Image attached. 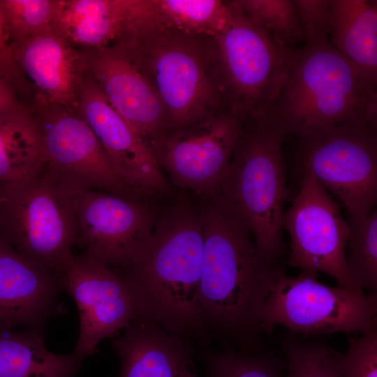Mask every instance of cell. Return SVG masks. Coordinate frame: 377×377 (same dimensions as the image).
<instances>
[{
    "instance_id": "cell-1",
    "label": "cell",
    "mask_w": 377,
    "mask_h": 377,
    "mask_svg": "<svg viewBox=\"0 0 377 377\" xmlns=\"http://www.w3.org/2000/svg\"><path fill=\"white\" fill-rule=\"evenodd\" d=\"M204 235L201 214L178 210L158 221L140 258L118 272L137 318L180 337L206 323L200 288Z\"/></svg>"
},
{
    "instance_id": "cell-2",
    "label": "cell",
    "mask_w": 377,
    "mask_h": 377,
    "mask_svg": "<svg viewBox=\"0 0 377 377\" xmlns=\"http://www.w3.org/2000/svg\"><path fill=\"white\" fill-rule=\"evenodd\" d=\"M204 235L200 297L206 323L254 333L279 268L266 262L243 216L215 195L201 213Z\"/></svg>"
},
{
    "instance_id": "cell-3",
    "label": "cell",
    "mask_w": 377,
    "mask_h": 377,
    "mask_svg": "<svg viewBox=\"0 0 377 377\" xmlns=\"http://www.w3.org/2000/svg\"><path fill=\"white\" fill-rule=\"evenodd\" d=\"M285 138L377 118V87L329 40L293 48L286 82L265 114Z\"/></svg>"
},
{
    "instance_id": "cell-4",
    "label": "cell",
    "mask_w": 377,
    "mask_h": 377,
    "mask_svg": "<svg viewBox=\"0 0 377 377\" xmlns=\"http://www.w3.org/2000/svg\"><path fill=\"white\" fill-rule=\"evenodd\" d=\"M285 140L266 114L243 122L216 195L247 221L258 253L274 266L286 251L282 237L288 195L282 149Z\"/></svg>"
},
{
    "instance_id": "cell-5",
    "label": "cell",
    "mask_w": 377,
    "mask_h": 377,
    "mask_svg": "<svg viewBox=\"0 0 377 377\" xmlns=\"http://www.w3.org/2000/svg\"><path fill=\"white\" fill-rule=\"evenodd\" d=\"M121 45L128 50L156 91L165 110L168 134L226 110L212 37L156 25Z\"/></svg>"
},
{
    "instance_id": "cell-6",
    "label": "cell",
    "mask_w": 377,
    "mask_h": 377,
    "mask_svg": "<svg viewBox=\"0 0 377 377\" xmlns=\"http://www.w3.org/2000/svg\"><path fill=\"white\" fill-rule=\"evenodd\" d=\"M74 192L44 168L0 187V235L20 256L59 276L79 243Z\"/></svg>"
},
{
    "instance_id": "cell-7",
    "label": "cell",
    "mask_w": 377,
    "mask_h": 377,
    "mask_svg": "<svg viewBox=\"0 0 377 377\" xmlns=\"http://www.w3.org/2000/svg\"><path fill=\"white\" fill-rule=\"evenodd\" d=\"M224 27L212 37L225 109L242 122L265 115L288 75L292 50L272 40L235 1Z\"/></svg>"
},
{
    "instance_id": "cell-8",
    "label": "cell",
    "mask_w": 377,
    "mask_h": 377,
    "mask_svg": "<svg viewBox=\"0 0 377 377\" xmlns=\"http://www.w3.org/2000/svg\"><path fill=\"white\" fill-rule=\"evenodd\" d=\"M316 277L304 272L288 276L279 269L260 311V329L271 334L283 325L308 336L377 327V293L328 286Z\"/></svg>"
},
{
    "instance_id": "cell-9",
    "label": "cell",
    "mask_w": 377,
    "mask_h": 377,
    "mask_svg": "<svg viewBox=\"0 0 377 377\" xmlns=\"http://www.w3.org/2000/svg\"><path fill=\"white\" fill-rule=\"evenodd\" d=\"M301 163L346 208L364 215L377 202V118L344 122L298 138Z\"/></svg>"
},
{
    "instance_id": "cell-10",
    "label": "cell",
    "mask_w": 377,
    "mask_h": 377,
    "mask_svg": "<svg viewBox=\"0 0 377 377\" xmlns=\"http://www.w3.org/2000/svg\"><path fill=\"white\" fill-rule=\"evenodd\" d=\"M45 156L44 170L77 192L96 190L131 197L136 193L119 175L82 117L47 103L29 108Z\"/></svg>"
},
{
    "instance_id": "cell-11",
    "label": "cell",
    "mask_w": 377,
    "mask_h": 377,
    "mask_svg": "<svg viewBox=\"0 0 377 377\" xmlns=\"http://www.w3.org/2000/svg\"><path fill=\"white\" fill-rule=\"evenodd\" d=\"M301 163L300 189L283 219V228L290 238L288 264L304 272H324L338 286L364 293L346 267L348 222L339 204L318 182L309 166Z\"/></svg>"
},
{
    "instance_id": "cell-12",
    "label": "cell",
    "mask_w": 377,
    "mask_h": 377,
    "mask_svg": "<svg viewBox=\"0 0 377 377\" xmlns=\"http://www.w3.org/2000/svg\"><path fill=\"white\" fill-rule=\"evenodd\" d=\"M82 256L117 272L145 250L155 222L149 209L131 197L84 190L74 192Z\"/></svg>"
},
{
    "instance_id": "cell-13",
    "label": "cell",
    "mask_w": 377,
    "mask_h": 377,
    "mask_svg": "<svg viewBox=\"0 0 377 377\" xmlns=\"http://www.w3.org/2000/svg\"><path fill=\"white\" fill-rule=\"evenodd\" d=\"M243 129L223 110L149 144L162 170L182 188L216 195Z\"/></svg>"
},
{
    "instance_id": "cell-14",
    "label": "cell",
    "mask_w": 377,
    "mask_h": 377,
    "mask_svg": "<svg viewBox=\"0 0 377 377\" xmlns=\"http://www.w3.org/2000/svg\"><path fill=\"white\" fill-rule=\"evenodd\" d=\"M59 278L79 311L73 352L82 359L93 355L101 340L119 335L137 318L126 285L115 270L74 255Z\"/></svg>"
},
{
    "instance_id": "cell-15",
    "label": "cell",
    "mask_w": 377,
    "mask_h": 377,
    "mask_svg": "<svg viewBox=\"0 0 377 377\" xmlns=\"http://www.w3.org/2000/svg\"><path fill=\"white\" fill-rule=\"evenodd\" d=\"M9 48L13 74L28 108L47 103L77 112L84 77L78 50L52 27Z\"/></svg>"
},
{
    "instance_id": "cell-16",
    "label": "cell",
    "mask_w": 377,
    "mask_h": 377,
    "mask_svg": "<svg viewBox=\"0 0 377 377\" xmlns=\"http://www.w3.org/2000/svg\"><path fill=\"white\" fill-rule=\"evenodd\" d=\"M79 51L84 73L135 132L149 144L168 134L163 104L124 46Z\"/></svg>"
},
{
    "instance_id": "cell-17",
    "label": "cell",
    "mask_w": 377,
    "mask_h": 377,
    "mask_svg": "<svg viewBox=\"0 0 377 377\" xmlns=\"http://www.w3.org/2000/svg\"><path fill=\"white\" fill-rule=\"evenodd\" d=\"M77 113L92 130L117 172L136 193L167 188V180L149 144L128 124L86 74Z\"/></svg>"
},
{
    "instance_id": "cell-18",
    "label": "cell",
    "mask_w": 377,
    "mask_h": 377,
    "mask_svg": "<svg viewBox=\"0 0 377 377\" xmlns=\"http://www.w3.org/2000/svg\"><path fill=\"white\" fill-rule=\"evenodd\" d=\"M152 19L151 0H59L52 27L82 50L124 44Z\"/></svg>"
},
{
    "instance_id": "cell-19",
    "label": "cell",
    "mask_w": 377,
    "mask_h": 377,
    "mask_svg": "<svg viewBox=\"0 0 377 377\" xmlns=\"http://www.w3.org/2000/svg\"><path fill=\"white\" fill-rule=\"evenodd\" d=\"M62 290L54 272L27 260L0 235V327L44 328L60 312Z\"/></svg>"
},
{
    "instance_id": "cell-20",
    "label": "cell",
    "mask_w": 377,
    "mask_h": 377,
    "mask_svg": "<svg viewBox=\"0 0 377 377\" xmlns=\"http://www.w3.org/2000/svg\"><path fill=\"white\" fill-rule=\"evenodd\" d=\"M119 377H200L182 339L136 318L112 343Z\"/></svg>"
},
{
    "instance_id": "cell-21",
    "label": "cell",
    "mask_w": 377,
    "mask_h": 377,
    "mask_svg": "<svg viewBox=\"0 0 377 377\" xmlns=\"http://www.w3.org/2000/svg\"><path fill=\"white\" fill-rule=\"evenodd\" d=\"M330 43L377 87V1L330 0Z\"/></svg>"
},
{
    "instance_id": "cell-22",
    "label": "cell",
    "mask_w": 377,
    "mask_h": 377,
    "mask_svg": "<svg viewBox=\"0 0 377 377\" xmlns=\"http://www.w3.org/2000/svg\"><path fill=\"white\" fill-rule=\"evenodd\" d=\"M43 329L0 327V377H77L84 359L48 350Z\"/></svg>"
},
{
    "instance_id": "cell-23",
    "label": "cell",
    "mask_w": 377,
    "mask_h": 377,
    "mask_svg": "<svg viewBox=\"0 0 377 377\" xmlns=\"http://www.w3.org/2000/svg\"><path fill=\"white\" fill-rule=\"evenodd\" d=\"M44 165L42 142L29 108L0 119V184L31 179Z\"/></svg>"
},
{
    "instance_id": "cell-24",
    "label": "cell",
    "mask_w": 377,
    "mask_h": 377,
    "mask_svg": "<svg viewBox=\"0 0 377 377\" xmlns=\"http://www.w3.org/2000/svg\"><path fill=\"white\" fill-rule=\"evenodd\" d=\"M158 27L187 35L212 37L227 23L228 1L151 0Z\"/></svg>"
},
{
    "instance_id": "cell-25",
    "label": "cell",
    "mask_w": 377,
    "mask_h": 377,
    "mask_svg": "<svg viewBox=\"0 0 377 377\" xmlns=\"http://www.w3.org/2000/svg\"><path fill=\"white\" fill-rule=\"evenodd\" d=\"M348 215V273L360 288L377 293L376 209L364 215Z\"/></svg>"
},
{
    "instance_id": "cell-26",
    "label": "cell",
    "mask_w": 377,
    "mask_h": 377,
    "mask_svg": "<svg viewBox=\"0 0 377 377\" xmlns=\"http://www.w3.org/2000/svg\"><path fill=\"white\" fill-rule=\"evenodd\" d=\"M256 26L277 44L288 48L304 42L302 25L293 0H236Z\"/></svg>"
},
{
    "instance_id": "cell-27",
    "label": "cell",
    "mask_w": 377,
    "mask_h": 377,
    "mask_svg": "<svg viewBox=\"0 0 377 377\" xmlns=\"http://www.w3.org/2000/svg\"><path fill=\"white\" fill-rule=\"evenodd\" d=\"M285 377H343L341 353L324 343L302 340L295 333L282 341Z\"/></svg>"
},
{
    "instance_id": "cell-28",
    "label": "cell",
    "mask_w": 377,
    "mask_h": 377,
    "mask_svg": "<svg viewBox=\"0 0 377 377\" xmlns=\"http://www.w3.org/2000/svg\"><path fill=\"white\" fill-rule=\"evenodd\" d=\"M59 0H0L8 45L23 42L52 27Z\"/></svg>"
},
{
    "instance_id": "cell-29",
    "label": "cell",
    "mask_w": 377,
    "mask_h": 377,
    "mask_svg": "<svg viewBox=\"0 0 377 377\" xmlns=\"http://www.w3.org/2000/svg\"><path fill=\"white\" fill-rule=\"evenodd\" d=\"M207 377H281L285 362L262 353L214 352L205 357Z\"/></svg>"
},
{
    "instance_id": "cell-30",
    "label": "cell",
    "mask_w": 377,
    "mask_h": 377,
    "mask_svg": "<svg viewBox=\"0 0 377 377\" xmlns=\"http://www.w3.org/2000/svg\"><path fill=\"white\" fill-rule=\"evenodd\" d=\"M341 364L343 377H377V327L361 337H348Z\"/></svg>"
},
{
    "instance_id": "cell-31",
    "label": "cell",
    "mask_w": 377,
    "mask_h": 377,
    "mask_svg": "<svg viewBox=\"0 0 377 377\" xmlns=\"http://www.w3.org/2000/svg\"><path fill=\"white\" fill-rule=\"evenodd\" d=\"M302 25L304 43L329 40L330 0H294Z\"/></svg>"
},
{
    "instance_id": "cell-32",
    "label": "cell",
    "mask_w": 377,
    "mask_h": 377,
    "mask_svg": "<svg viewBox=\"0 0 377 377\" xmlns=\"http://www.w3.org/2000/svg\"><path fill=\"white\" fill-rule=\"evenodd\" d=\"M25 108L12 68L0 61V119Z\"/></svg>"
},
{
    "instance_id": "cell-33",
    "label": "cell",
    "mask_w": 377,
    "mask_h": 377,
    "mask_svg": "<svg viewBox=\"0 0 377 377\" xmlns=\"http://www.w3.org/2000/svg\"><path fill=\"white\" fill-rule=\"evenodd\" d=\"M0 61H2L9 68H12L11 56L10 52L9 45L6 40L2 18L0 11Z\"/></svg>"
},
{
    "instance_id": "cell-34",
    "label": "cell",
    "mask_w": 377,
    "mask_h": 377,
    "mask_svg": "<svg viewBox=\"0 0 377 377\" xmlns=\"http://www.w3.org/2000/svg\"><path fill=\"white\" fill-rule=\"evenodd\" d=\"M1 184H0V187H1Z\"/></svg>"
}]
</instances>
